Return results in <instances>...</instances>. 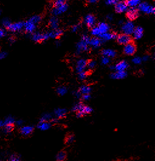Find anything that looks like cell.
I'll list each match as a JSON object with an SVG mask.
<instances>
[{"mask_svg": "<svg viewBox=\"0 0 155 161\" xmlns=\"http://www.w3.org/2000/svg\"><path fill=\"white\" fill-rule=\"evenodd\" d=\"M138 9L139 11L146 14H154L155 13L154 7L146 2H141L138 6Z\"/></svg>", "mask_w": 155, "mask_h": 161, "instance_id": "6da1fadb", "label": "cell"}, {"mask_svg": "<svg viewBox=\"0 0 155 161\" xmlns=\"http://www.w3.org/2000/svg\"><path fill=\"white\" fill-rule=\"evenodd\" d=\"M137 51V47L136 44L131 41L130 43H128L125 45L124 49V53L128 56H132L134 55Z\"/></svg>", "mask_w": 155, "mask_h": 161, "instance_id": "7a4b0ae2", "label": "cell"}, {"mask_svg": "<svg viewBox=\"0 0 155 161\" xmlns=\"http://www.w3.org/2000/svg\"><path fill=\"white\" fill-rule=\"evenodd\" d=\"M90 38L87 35H84L82 38L81 41L77 44L78 50L81 51H86L88 49V45L89 43Z\"/></svg>", "mask_w": 155, "mask_h": 161, "instance_id": "3957f363", "label": "cell"}, {"mask_svg": "<svg viewBox=\"0 0 155 161\" xmlns=\"http://www.w3.org/2000/svg\"><path fill=\"white\" fill-rule=\"evenodd\" d=\"M117 42L120 45H125L128 43H130L133 41V38L130 35H127L125 33L120 34L116 37Z\"/></svg>", "mask_w": 155, "mask_h": 161, "instance_id": "277c9868", "label": "cell"}, {"mask_svg": "<svg viewBox=\"0 0 155 161\" xmlns=\"http://www.w3.org/2000/svg\"><path fill=\"white\" fill-rule=\"evenodd\" d=\"M49 32L45 33H41L39 32H36L32 34V39L36 43H41L43 41H45L49 38Z\"/></svg>", "mask_w": 155, "mask_h": 161, "instance_id": "5b68a950", "label": "cell"}, {"mask_svg": "<svg viewBox=\"0 0 155 161\" xmlns=\"http://www.w3.org/2000/svg\"><path fill=\"white\" fill-rule=\"evenodd\" d=\"M135 28V27L134 24H133L131 21H127L124 23H123L122 30L124 33L130 35L133 33Z\"/></svg>", "mask_w": 155, "mask_h": 161, "instance_id": "8992f818", "label": "cell"}, {"mask_svg": "<svg viewBox=\"0 0 155 161\" xmlns=\"http://www.w3.org/2000/svg\"><path fill=\"white\" fill-rule=\"evenodd\" d=\"M115 6V11L117 13H121L126 12L128 10V6L126 1L123 0H119L117 3L114 5Z\"/></svg>", "mask_w": 155, "mask_h": 161, "instance_id": "52a82bcc", "label": "cell"}, {"mask_svg": "<svg viewBox=\"0 0 155 161\" xmlns=\"http://www.w3.org/2000/svg\"><path fill=\"white\" fill-rule=\"evenodd\" d=\"M24 28V23L23 22H17L11 23L7 29L12 32H18L22 30Z\"/></svg>", "mask_w": 155, "mask_h": 161, "instance_id": "ba28073f", "label": "cell"}, {"mask_svg": "<svg viewBox=\"0 0 155 161\" xmlns=\"http://www.w3.org/2000/svg\"><path fill=\"white\" fill-rule=\"evenodd\" d=\"M68 4L66 3L62 4L59 6L54 7V8L52 10V13L54 16H58V15H62L63 13L66 12V10H68Z\"/></svg>", "mask_w": 155, "mask_h": 161, "instance_id": "9c48e42d", "label": "cell"}, {"mask_svg": "<svg viewBox=\"0 0 155 161\" xmlns=\"http://www.w3.org/2000/svg\"><path fill=\"white\" fill-rule=\"evenodd\" d=\"M84 21L88 27H89L90 29H92L93 27L95 26L96 19L94 15H91V14L87 15V16L85 18Z\"/></svg>", "mask_w": 155, "mask_h": 161, "instance_id": "30bf717a", "label": "cell"}, {"mask_svg": "<svg viewBox=\"0 0 155 161\" xmlns=\"http://www.w3.org/2000/svg\"><path fill=\"white\" fill-rule=\"evenodd\" d=\"M37 25L32 22L30 20H28L27 21L24 23V29L27 33H33L36 29Z\"/></svg>", "mask_w": 155, "mask_h": 161, "instance_id": "8fae6325", "label": "cell"}, {"mask_svg": "<svg viewBox=\"0 0 155 161\" xmlns=\"http://www.w3.org/2000/svg\"><path fill=\"white\" fill-rule=\"evenodd\" d=\"M127 17L130 21L136 19L139 16V11L136 8H130L127 10Z\"/></svg>", "mask_w": 155, "mask_h": 161, "instance_id": "7c38bea8", "label": "cell"}, {"mask_svg": "<svg viewBox=\"0 0 155 161\" xmlns=\"http://www.w3.org/2000/svg\"><path fill=\"white\" fill-rule=\"evenodd\" d=\"M117 35L113 32H106L104 33H102L99 35V37L102 40L108 41L110 39H115L117 37Z\"/></svg>", "mask_w": 155, "mask_h": 161, "instance_id": "4fadbf2b", "label": "cell"}, {"mask_svg": "<svg viewBox=\"0 0 155 161\" xmlns=\"http://www.w3.org/2000/svg\"><path fill=\"white\" fill-rule=\"evenodd\" d=\"M133 37L136 39H139L141 38L143 34V29L141 27H136L135 28L133 33Z\"/></svg>", "mask_w": 155, "mask_h": 161, "instance_id": "5bb4252c", "label": "cell"}, {"mask_svg": "<svg viewBox=\"0 0 155 161\" xmlns=\"http://www.w3.org/2000/svg\"><path fill=\"white\" fill-rule=\"evenodd\" d=\"M34 128L32 126H24L20 128V133L24 136H28L33 133Z\"/></svg>", "mask_w": 155, "mask_h": 161, "instance_id": "9a60e30c", "label": "cell"}, {"mask_svg": "<svg viewBox=\"0 0 155 161\" xmlns=\"http://www.w3.org/2000/svg\"><path fill=\"white\" fill-rule=\"evenodd\" d=\"M87 67V60L81 59L78 61L76 64V70L78 73L84 71Z\"/></svg>", "mask_w": 155, "mask_h": 161, "instance_id": "2e32d148", "label": "cell"}, {"mask_svg": "<svg viewBox=\"0 0 155 161\" xmlns=\"http://www.w3.org/2000/svg\"><path fill=\"white\" fill-rule=\"evenodd\" d=\"M75 139V135L72 132H69L68 133L65 137V139H64V143L65 145H69L71 144Z\"/></svg>", "mask_w": 155, "mask_h": 161, "instance_id": "e0dca14e", "label": "cell"}, {"mask_svg": "<svg viewBox=\"0 0 155 161\" xmlns=\"http://www.w3.org/2000/svg\"><path fill=\"white\" fill-rule=\"evenodd\" d=\"M101 54L108 58H114L116 56V51L111 49H104L101 51Z\"/></svg>", "mask_w": 155, "mask_h": 161, "instance_id": "ac0fdd59", "label": "cell"}, {"mask_svg": "<svg viewBox=\"0 0 155 161\" xmlns=\"http://www.w3.org/2000/svg\"><path fill=\"white\" fill-rule=\"evenodd\" d=\"M102 41V40L100 38H97V36H94V37L92 38H90L89 44L94 47L95 48L98 47H99L101 45Z\"/></svg>", "mask_w": 155, "mask_h": 161, "instance_id": "d6986e66", "label": "cell"}, {"mask_svg": "<svg viewBox=\"0 0 155 161\" xmlns=\"http://www.w3.org/2000/svg\"><path fill=\"white\" fill-rule=\"evenodd\" d=\"M97 27L99 28V29L100 30V34L108 32L110 30L109 25L107 23H104V22L99 23V24L97 25Z\"/></svg>", "mask_w": 155, "mask_h": 161, "instance_id": "ffe728a7", "label": "cell"}, {"mask_svg": "<svg viewBox=\"0 0 155 161\" xmlns=\"http://www.w3.org/2000/svg\"><path fill=\"white\" fill-rule=\"evenodd\" d=\"M128 67V64L125 61H122L117 64L116 67L115 69L117 71H125Z\"/></svg>", "mask_w": 155, "mask_h": 161, "instance_id": "44dd1931", "label": "cell"}, {"mask_svg": "<svg viewBox=\"0 0 155 161\" xmlns=\"http://www.w3.org/2000/svg\"><path fill=\"white\" fill-rule=\"evenodd\" d=\"M49 37L52 38H58L60 37V36L63 35V30L61 29H55L53 30L51 32H49Z\"/></svg>", "mask_w": 155, "mask_h": 161, "instance_id": "7402d4cb", "label": "cell"}, {"mask_svg": "<svg viewBox=\"0 0 155 161\" xmlns=\"http://www.w3.org/2000/svg\"><path fill=\"white\" fill-rule=\"evenodd\" d=\"M49 25H50L51 28H52L53 30L58 29V25H59V21H58V18L56 16L52 17L50 19Z\"/></svg>", "mask_w": 155, "mask_h": 161, "instance_id": "603a6c76", "label": "cell"}, {"mask_svg": "<svg viewBox=\"0 0 155 161\" xmlns=\"http://www.w3.org/2000/svg\"><path fill=\"white\" fill-rule=\"evenodd\" d=\"M127 76V73L125 71H117V72L114 73L111 75V77L114 79H123L125 77Z\"/></svg>", "mask_w": 155, "mask_h": 161, "instance_id": "cb8c5ba5", "label": "cell"}, {"mask_svg": "<svg viewBox=\"0 0 155 161\" xmlns=\"http://www.w3.org/2000/svg\"><path fill=\"white\" fill-rule=\"evenodd\" d=\"M56 160L58 161H65L67 160V153L65 150H62L58 152L56 156Z\"/></svg>", "mask_w": 155, "mask_h": 161, "instance_id": "d4e9b609", "label": "cell"}, {"mask_svg": "<svg viewBox=\"0 0 155 161\" xmlns=\"http://www.w3.org/2000/svg\"><path fill=\"white\" fill-rule=\"evenodd\" d=\"M126 3L130 8H136L141 3V0H127Z\"/></svg>", "mask_w": 155, "mask_h": 161, "instance_id": "484cf974", "label": "cell"}, {"mask_svg": "<svg viewBox=\"0 0 155 161\" xmlns=\"http://www.w3.org/2000/svg\"><path fill=\"white\" fill-rule=\"evenodd\" d=\"M78 92L82 95L89 94V93L91 92V88L88 86H83L80 88Z\"/></svg>", "mask_w": 155, "mask_h": 161, "instance_id": "4316f807", "label": "cell"}, {"mask_svg": "<svg viewBox=\"0 0 155 161\" xmlns=\"http://www.w3.org/2000/svg\"><path fill=\"white\" fill-rule=\"evenodd\" d=\"M79 112H82L84 115V116H85L86 115H89V114L91 113L92 112H93V109L89 106L84 105L83 107L82 108V110L81 111H79Z\"/></svg>", "mask_w": 155, "mask_h": 161, "instance_id": "83f0119b", "label": "cell"}, {"mask_svg": "<svg viewBox=\"0 0 155 161\" xmlns=\"http://www.w3.org/2000/svg\"><path fill=\"white\" fill-rule=\"evenodd\" d=\"M51 125L49 122H41L40 121V122L39 123V124L38 125V127L39 128H40L41 130H47L50 127Z\"/></svg>", "mask_w": 155, "mask_h": 161, "instance_id": "f1b7e54d", "label": "cell"}, {"mask_svg": "<svg viewBox=\"0 0 155 161\" xmlns=\"http://www.w3.org/2000/svg\"><path fill=\"white\" fill-rule=\"evenodd\" d=\"M56 114L58 118L61 119L65 117V115L66 114V112L65 110H64V109H58V110L56 111Z\"/></svg>", "mask_w": 155, "mask_h": 161, "instance_id": "f546056e", "label": "cell"}, {"mask_svg": "<svg viewBox=\"0 0 155 161\" xmlns=\"http://www.w3.org/2000/svg\"><path fill=\"white\" fill-rule=\"evenodd\" d=\"M29 20H30L32 22H33L37 25L41 22V17L40 15H34V16H32L29 19Z\"/></svg>", "mask_w": 155, "mask_h": 161, "instance_id": "4dcf8cb0", "label": "cell"}, {"mask_svg": "<svg viewBox=\"0 0 155 161\" xmlns=\"http://www.w3.org/2000/svg\"><path fill=\"white\" fill-rule=\"evenodd\" d=\"M90 70H89V71H83L80 72L79 74V78L81 79H83L85 78H86L88 75H90L91 74V72H90Z\"/></svg>", "mask_w": 155, "mask_h": 161, "instance_id": "1f68e13d", "label": "cell"}, {"mask_svg": "<svg viewBox=\"0 0 155 161\" xmlns=\"http://www.w3.org/2000/svg\"><path fill=\"white\" fill-rule=\"evenodd\" d=\"M95 65H96L95 62L94 61H93V59H88V60H87V66L88 67V68L91 70H92L94 69Z\"/></svg>", "mask_w": 155, "mask_h": 161, "instance_id": "d6a6232c", "label": "cell"}, {"mask_svg": "<svg viewBox=\"0 0 155 161\" xmlns=\"http://www.w3.org/2000/svg\"><path fill=\"white\" fill-rule=\"evenodd\" d=\"M15 122L14 118L11 116H9L4 121V125H13Z\"/></svg>", "mask_w": 155, "mask_h": 161, "instance_id": "836d02e7", "label": "cell"}, {"mask_svg": "<svg viewBox=\"0 0 155 161\" xmlns=\"http://www.w3.org/2000/svg\"><path fill=\"white\" fill-rule=\"evenodd\" d=\"M91 34L94 36H99V35H100V30L97 27V26H95L93 27L91 29Z\"/></svg>", "mask_w": 155, "mask_h": 161, "instance_id": "e575fe53", "label": "cell"}, {"mask_svg": "<svg viewBox=\"0 0 155 161\" xmlns=\"http://www.w3.org/2000/svg\"><path fill=\"white\" fill-rule=\"evenodd\" d=\"M84 104H83V102H80L79 104H76V106H75L73 108V111L74 112H79V111H81L82 110V107H83Z\"/></svg>", "mask_w": 155, "mask_h": 161, "instance_id": "d590c367", "label": "cell"}, {"mask_svg": "<svg viewBox=\"0 0 155 161\" xmlns=\"http://www.w3.org/2000/svg\"><path fill=\"white\" fill-rule=\"evenodd\" d=\"M4 132L6 133H10L14 129L13 125H4Z\"/></svg>", "mask_w": 155, "mask_h": 161, "instance_id": "8d00e7d4", "label": "cell"}, {"mask_svg": "<svg viewBox=\"0 0 155 161\" xmlns=\"http://www.w3.org/2000/svg\"><path fill=\"white\" fill-rule=\"evenodd\" d=\"M67 92V89H66V88H65V87H59L58 89H57V93L59 95H63L65 94V93H66V92Z\"/></svg>", "mask_w": 155, "mask_h": 161, "instance_id": "74e56055", "label": "cell"}, {"mask_svg": "<svg viewBox=\"0 0 155 161\" xmlns=\"http://www.w3.org/2000/svg\"><path fill=\"white\" fill-rule=\"evenodd\" d=\"M66 1H67V0H54V7L61 6V5H62V4L66 3Z\"/></svg>", "mask_w": 155, "mask_h": 161, "instance_id": "f35d334b", "label": "cell"}, {"mask_svg": "<svg viewBox=\"0 0 155 161\" xmlns=\"http://www.w3.org/2000/svg\"><path fill=\"white\" fill-rule=\"evenodd\" d=\"M11 24V22H10V21L9 19H7V18H5L3 20V21H2V24L3 26L6 28V29H7L8 27L9 26V25Z\"/></svg>", "mask_w": 155, "mask_h": 161, "instance_id": "ab89813d", "label": "cell"}, {"mask_svg": "<svg viewBox=\"0 0 155 161\" xmlns=\"http://www.w3.org/2000/svg\"><path fill=\"white\" fill-rule=\"evenodd\" d=\"M119 0H105V3L109 5V6H112V5H115Z\"/></svg>", "mask_w": 155, "mask_h": 161, "instance_id": "60d3db41", "label": "cell"}, {"mask_svg": "<svg viewBox=\"0 0 155 161\" xmlns=\"http://www.w3.org/2000/svg\"><path fill=\"white\" fill-rule=\"evenodd\" d=\"M9 160H12V161H18V160H20V157L18 156V155L13 154V155L11 156H10Z\"/></svg>", "mask_w": 155, "mask_h": 161, "instance_id": "b9f144b4", "label": "cell"}, {"mask_svg": "<svg viewBox=\"0 0 155 161\" xmlns=\"http://www.w3.org/2000/svg\"><path fill=\"white\" fill-rule=\"evenodd\" d=\"M102 63L104 64H107L109 63L110 59L108 57L104 56V57H102Z\"/></svg>", "mask_w": 155, "mask_h": 161, "instance_id": "7bdbcfd3", "label": "cell"}, {"mask_svg": "<svg viewBox=\"0 0 155 161\" xmlns=\"http://www.w3.org/2000/svg\"><path fill=\"white\" fill-rule=\"evenodd\" d=\"M7 56V53L5 51H1L0 52V60L4 59Z\"/></svg>", "mask_w": 155, "mask_h": 161, "instance_id": "ee69618b", "label": "cell"}, {"mask_svg": "<svg viewBox=\"0 0 155 161\" xmlns=\"http://www.w3.org/2000/svg\"><path fill=\"white\" fill-rule=\"evenodd\" d=\"M80 27H81V25H80L79 24L74 25V26L72 27V32H77V31H78V30H79V29H80Z\"/></svg>", "mask_w": 155, "mask_h": 161, "instance_id": "f6af8a7d", "label": "cell"}, {"mask_svg": "<svg viewBox=\"0 0 155 161\" xmlns=\"http://www.w3.org/2000/svg\"><path fill=\"white\" fill-rule=\"evenodd\" d=\"M90 95H89V94H85V95H83V96H82V98H81V99L82 100H84V101H85V100H89V99L90 98Z\"/></svg>", "mask_w": 155, "mask_h": 161, "instance_id": "bcb514c9", "label": "cell"}, {"mask_svg": "<svg viewBox=\"0 0 155 161\" xmlns=\"http://www.w3.org/2000/svg\"><path fill=\"white\" fill-rule=\"evenodd\" d=\"M5 34H6V32H5L4 30L0 29V38H1L3 37V36H4Z\"/></svg>", "mask_w": 155, "mask_h": 161, "instance_id": "7dc6e473", "label": "cell"}, {"mask_svg": "<svg viewBox=\"0 0 155 161\" xmlns=\"http://www.w3.org/2000/svg\"><path fill=\"white\" fill-rule=\"evenodd\" d=\"M133 62H134L135 64H139L141 62V59L139 58H135L133 59Z\"/></svg>", "mask_w": 155, "mask_h": 161, "instance_id": "c3c4849f", "label": "cell"}, {"mask_svg": "<svg viewBox=\"0 0 155 161\" xmlns=\"http://www.w3.org/2000/svg\"><path fill=\"white\" fill-rule=\"evenodd\" d=\"M106 18H107V19H108L110 21H111L112 19H113V17L111 15H107V17H106Z\"/></svg>", "mask_w": 155, "mask_h": 161, "instance_id": "681fc988", "label": "cell"}, {"mask_svg": "<svg viewBox=\"0 0 155 161\" xmlns=\"http://www.w3.org/2000/svg\"><path fill=\"white\" fill-rule=\"evenodd\" d=\"M16 124H17V126H21V125H22V124H23V121H21V120H19V121H17V122H16Z\"/></svg>", "mask_w": 155, "mask_h": 161, "instance_id": "f907efd6", "label": "cell"}, {"mask_svg": "<svg viewBox=\"0 0 155 161\" xmlns=\"http://www.w3.org/2000/svg\"><path fill=\"white\" fill-rule=\"evenodd\" d=\"M87 1L89 3H92V4H93V3H95L96 2H97L98 0H87Z\"/></svg>", "mask_w": 155, "mask_h": 161, "instance_id": "816d5d0a", "label": "cell"}, {"mask_svg": "<svg viewBox=\"0 0 155 161\" xmlns=\"http://www.w3.org/2000/svg\"><path fill=\"white\" fill-rule=\"evenodd\" d=\"M4 126V122L1 120H0V127H2Z\"/></svg>", "mask_w": 155, "mask_h": 161, "instance_id": "f5cc1de1", "label": "cell"}, {"mask_svg": "<svg viewBox=\"0 0 155 161\" xmlns=\"http://www.w3.org/2000/svg\"><path fill=\"white\" fill-rule=\"evenodd\" d=\"M0 16H1V11H0Z\"/></svg>", "mask_w": 155, "mask_h": 161, "instance_id": "db71d44e", "label": "cell"}]
</instances>
